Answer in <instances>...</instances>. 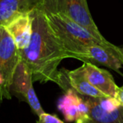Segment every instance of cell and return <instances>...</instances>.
<instances>
[{
    "label": "cell",
    "mask_w": 123,
    "mask_h": 123,
    "mask_svg": "<svg viewBox=\"0 0 123 123\" xmlns=\"http://www.w3.org/2000/svg\"><path fill=\"white\" fill-rule=\"evenodd\" d=\"M31 14L32 35L29 46L24 50H19L20 60L31 71L33 81L56 84L58 66L67 58L66 53L51 30L46 14L38 5Z\"/></svg>",
    "instance_id": "1"
},
{
    "label": "cell",
    "mask_w": 123,
    "mask_h": 123,
    "mask_svg": "<svg viewBox=\"0 0 123 123\" xmlns=\"http://www.w3.org/2000/svg\"><path fill=\"white\" fill-rule=\"evenodd\" d=\"M46 16L67 58L79 59L85 47L99 45L114 53L123 64V48L111 43L104 36H97L67 17L54 14H46Z\"/></svg>",
    "instance_id": "2"
},
{
    "label": "cell",
    "mask_w": 123,
    "mask_h": 123,
    "mask_svg": "<svg viewBox=\"0 0 123 123\" xmlns=\"http://www.w3.org/2000/svg\"><path fill=\"white\" fill-rule=\"evenodd\" d=\"M38 7L45 14L67 17L97 36H103L91 16L87 0H40Z\"/></svg>",
    "instance_id": "3"
},
{
    "label": "cell",
    "mask_w": 123,
    "mask_h": 123,
    "mask_svg": "<svg viewBox=\"0 0 123 123\" xmlns=\"http://www.w3.org/2000/svg\"><path fill=\"white\" fill-rule=\"evenodd\" d=\"M20 62L19 49L4 26H0V103L10 99V86Z\"/></svg>",
    "instance_id": "4"
},
{
    "label": "cell",
    "mask_w": 123,
    "mask_h": 123,
    "mask_svg": "<svg viewBox=\"0 0 123 123\" xmlns=\"http://www.w3.org/2000/svg\"><path fill=\"white\" fill-rule=\"evenodd\" d=\"M10 93L28 103L35 114L40 116L45 112L33 87V74L28 66L20 62L14 72L10 86Z\"/></svg>",
    "instance_id": "5"
},
{
    "label": "cell",
    "mask_w": 123,
    "mask_h": 123,
    "mask_svg": "<svg viewBox=\"0 0 123 123\" xmlns=\"http://www.w3.org/2000/svg\"><path fill=\"white\" fill-rule=\"evenodd\" d=\"M81 96L89 108V120L86 123H123V105L116 98Z\"/></svg>",
    "instance_id": "6"
},
{
    "label": "cell",
    "mask_w": 123,
    "mask_h": 123,
    "mask_svg": "<svg viewBox=\"0 0 123 123\" xmlns=\"http://www.w3.org/2000/svg\"><path fill=\"white\" fill-rule=\"evenodd\" d=\"M56 84L64 91L68 89H73L81 95L92 98L106 97L103 93L89 84L86 78L84 65L74 70L60 69Z\"/></svg>",
    "instance_id": "7"
},
{
    "label": "cell",
    "mask_w": 123,
    "mask_h": 123,
    "mask_svg": "<svg viewBox=\"0 0 123 123\" xmlns=\"http://www.w3.org/2000/svg\"><path fill=\"white\" fill-rule=\"evenodd\" d=\"M85 71V75L91 85L99 90L106 97L116 98L118 86L116 84L111 73L91 62L83 63Z\"/></svg>",
    "instance_id": "8"
},
{
    "label": "cell",
    "mask_w": 123,
    "mask_h": 123,
    "mask_svg": "<svg viewBox=\"0 0 123 123\" xmlns=\"http://www.w3.org/2000/svg\"><path fill=\"white\" fill-rule=\"evenodd\" d=\"M32 25V16L31 12H28L18 15L4 27L13 38L18 49L24 50L31 41Z\"/></svg>",
    "instance_id": "9"
},
{
    "label": "cell",
    "mask_w": 123,
    "mask_h": 123,
    "mask_svg": "<svg viewBox=\"0 0 123 123\" xmlns=\"http://www.w3.org/2000/svg\"><path fill=\"white\" fill-rule=\"evenodd\" d=\"M79 60L84 62H91L95 65L99 64L105 66L121 74L120 69L123 64L120 59L113 52L99 45H91L85 47Z\"/></svg>",
    "instance_id": "10"
},
{
    "label": "cell",
    "mask_w": 123,
    "mask_h": 123,
    "mask_svg": "<svg viewBox=\"0 0 123 123\" xmlns=\"http://www.w3.org/2000/svg\"><path fill=\"white\" fill-rule=\"evenodd\" d=\"M40 0H0V26H5L21 14L31 12Z\"/></svg>",
    "instance_id": "11"
},
{
    "label": "cell",
    "mask_w": 123,
    "mask_h": 123,
    "mask_svg": "<svg viewBox=\"0 0 123 123\" xmlns=\"http://www.w3.org/2000/svg\"><path fill=\"white\" fill-rule=\"evenodd\" d=\"M79 94L73 89H68L65 94L60 98L57 103V109L62 113L64 119L68 122L76 121L79 115L78 103H79Z\"/></svg>",
    "instance_id": "12"
},
{
    "label": "cell",
    "mask_w": 123,
    "mask_h": 123,
    "mask_svg": "<svg viewBox=\"0 0 123 123\" xmlns=\"http://www.w3.org/2000/svg\"><path fill=\"white\" fill-rule=\"evenodd\" d=\"M36 123H65L60 120L56 115L44 112L39 116V120Z\"/></svg>",
    "instance_id": "13"
},
{
    "label": "cell",
    "mask_w": 123,
    "mask_h": 123,
    "mask_svg": "<svg viewBox=\"0 0 123 123\" xmlns=\"http://www.w3.org/2000/svg\"><path fill=\"white\" fill-rule=\"evenodd\" d=\"M116 99L121 105H123V85L121 87H119L116 92Z\"/></svg>",
    "instance_id": "14"
}]
</instances>
